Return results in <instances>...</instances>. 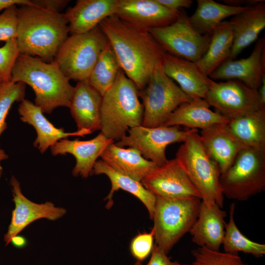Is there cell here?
<instances>
[{
    "mask_svg": "<svg viewBox=\"0 0 265 265\" xmlns=\"http://www.w3.org/2000/svg\"><path fill=\"white\" fill-rule=\"evenodd\" d=\"M106 37L121 70L138 91L147 85L165 53L147 30L136 27L116 15L99 25Z\"/></svg>",
    "mask_w": 265,
    "mask_h": 265,
    "instance_id": "6da1fadb",
    "label": "cell"
},
{
    "mask_svg": "<svg viewBox=\"0 0 265 265\" xmlns=\"http://www.w3.org/2000/svg\"><path fill=\"white\" fill-rule=\"evenodd\" d=\"M17 14L16 41L20 53L53 61L70 33L64 14L32 5H22L17 8Z\"/></svg>",
    "mask_w": 265,
    "mask_h": 265,
    "instance_id": "7a4b0ae2",
    "label": "cell"
},
{
    "mask_svg": "<svg viewBox=\"0 0 265 265\" xmlns=\"http://www.w3.org/2000/svg\"><path fill=\"white\" fill-rule=\"evenodd\" d=\"M53 60L20 54L12 72L11 81L30 86L35 95V105L43 113L58 107H69L74 87Z\"/></svg>",
    "mask_w": 265,
    "mask_h": 265,
    "instance_id": "3957f363",
    "label": "cell"
},
{
    "mask_svg": "<svg viewBox=\"0 0 265 265\" xmlns=\"http://www.w3.org/2000/svg\"><path fill=\"white\" fill-rule=\"evenodd\" d=\"M143 106L134 83L121 69L113 85L102 97L101 132L119 140L130 129L142 125Z\"/></svg>",
    "mask_w": 265,
    "mask_h": 265,
    "instance_id": "277c9868",
    "label": "cell"
},
{
    "mask_svg": "<svg viewBox=\"0 0 265 265\" xmlns=\"http://www.w3.org/2000/svg\"><path fill=\"white\" fill-rule=\"evenodd\" d=\"M176 158L208 206L216 204L223 208L224 196L220 186L217 163L207 154L198 130L193 129L180 146Z\"/></svg>",
    "mask_w": 265,
    "mask_h": 265,
    "instance_id": "5b68a950",
    "label": "cell"
},
{
    "mask_svg": "<svg viewBox=\"0 0 265 265\" xmlns=\"http://www.w3.org/2000/svg\"><path fill=\"white\" fill-rule=\"evenodd\" d=\"M156 197L152 219L155 244L168 255L173 246L189 232L198 217L201 199Z\"/></svg>",
    "mask_w": 265,
    "mask_h": 265,
    "instance_id": "8992f818",
    "label": "cell"
},
{
    "mask_svg": "<svg viewBox=\"0 0 265 265\" xmlns=\"http://www.w3.org/2000/svg\"><path fill=\"white\" fill-rule=\"evenodd\" d=\"M108 41L98 26L90 31L71 34L59 48L54 61L70 80H88Z\"/></svg>",
    "mask_w": 265,
    "mask_h": 265,
    "instance_id": "52a82bcc",
    "label": "cell"
},
{
    "mask_svg": "<svg viewBox=\"0 0 265 265\" xmlns=\"http://www.w3.org/2000/svg\"><path fill=\"white\" fill-rule=\"evenodd\" d=\"M219 182L224 196L237 201H246L264 191L265 150L242 149L221 174Z\"/></svg>",
    "mask_w": 265,
    "mask_h": 265,
    "instance_id": "ba28073f",
    "label": "cell"
},
{
    "mask_svg": "<svg viewBox=\"0 0 265 265\" xmlns=\"http://www.w3.org/2000/svg\"><path fill=\"white\" fill-rule=\"evenodd\" d=\"M138 96L143 106L142 125L148 128L163 125L180 105L192 99L165 74L161 62Z\"/></svg>",
    "mask_w": 265,
    "mask_h": 265,
    "instance_id": "9c48e42d",
    "label": "cell"
},
{
    "mask_svg": "<svg viewBox=\"0 0 265 265\" xmlns=\"http://www.w3.org/2000/svg\"><path fill=\"white\" fill-rule=\"evenodd\" d=\"M148 31L165 52L195 63L205 53L211 36L197 31L184 11L171 24Z\"/></svg>",
    "mask_w": 265,
    "mask_h": 265,
    "instance_id": "30bf717a",
    "label": "cell"
},
{
    "mask_svg": "<svg viewBox=\"0 0 265 265\" xmlns=\"http://www.w3.org/2000/svg\"><path fill=\"white\" fill-rule=\"evenodd\" d=\"M192 130H182L177 126L148 128L140 125L130 129L128 135L115 144L120 147L135 148L145 159L160 166L168 161L165 155L167 146L184 142Z\"/></svg>",
    "mask_w": 265,
    "mask_h": 265,
    "instance_id": "8fae6325",
    "label": "cell"
},
{
    "mask_svg": "<svg viewBox=\"0 0 265 265\" xmlns=\"http://www.w3.org/2000/svg\"><path fill=\"white\" fill-rule=\"evenodd\" d=\"M204 99L216 112L229 120L265 106L258 90L236 80L220 82L212 80Z\"/></svg>",
    "mask_w": 265,
    "mask_h": 265,
    "instance_id": "7c38bea8",
    "label": "cell"
},
{
    "mask_svg": "<svg viewBox=\"0 0 265 265\" xmlns=\"http://www.w3.org/2000/svg\"><path fill=\"white\" fill-rule=\"evenodd\" d=\"M141 183L156 196L170 199H201L199 192L176 158L157 167Z\"/></svg>",
    "mask_w": 265,
    "mask_h": 265,
    "instance_id": "4fadbf2b",
    "label": "cell"
},
{
    "mask_svg": "<svg viewBox=\"0 0 265 265\" xmlns=\"http://www.w3.org/2000/svg\"><path fill=\"white\" fill-rule=\"evenodd\" d=\"M10 183L15 207L12 212L11 222L4 237L6 245L10 243L13 238L35 220L42 218L55 220L66 213L65 209L56 207L52 202L37 204L26 198L21 191L19 182L14 176L11 177Z\"/></svg>",
    "mask_w": 265,
    "mask_h": 265,
    "instance_id": "5bb4252c",
    "label": "cell"
},
{
    "mask_svg": "<svg viewBox=\"0 0 265 265\" xmlns=\"http://www.w3.org/2000/svg\"><path fill=\"white\" fill-rule=\"evenodd\" d=\"M265 76V39L260 38L251 53L240 59H228L210 74L213 80H238L258 90Z\"/></svg>",
    "mask_w": 265,
    "mask_h": 265,
    "instance_id": "9a60e30c",
    "label": "cell"
},
{
    "mask_svg": "<svg viewBox=\"0 0 265 265\" xmlns=\"http://www.w3.org/2000/svg\"><path fill=\"white\" fill-rule=\"evenodd\" d=\"M180 12L167 8L157 0H118L115 15L136 27L148 30L171 24Z\"/></svg>",
    "mask_w": 265,
    "mask_h": 265,
    "instance_id": "2e32d148",
    "label": "cell"
},
{
    "mask_svg": "<svg viewBox=\"0 0 265 265\" xmlns=\"http://www.w3.org/2000/svg\"><path fill=\"white\" fill-rule=\"evenodd\" d=\"M114 140L106 138L101 132L94 138L88 140H73L62 139L51 148L53 156L70 154L76 159V165L72 170L75 177L87 178L99 157Z\"/></svg>",
    "mask_w": 265,
    "mask_h": 265,
    "instance_id": "e0dca14e",
    "label": "cell"
},
{
    "mask_svg": "<svg viewBox=\"0 0 265 265\" xmlns=\"http://www.w3.org/2000/svg\"><path fill=\"white\" fill-rule=\"evenodd\" d=\"M199 135L207 154L217 163L221 174L230 167L242 149L247 148L231 132L227 124H217L202 130Z\"/></svg>",
    "mask_w": 265,
    "mask_h": 265,
    "instance_id": "ac0fdd59",
    "label": "cell"
},
{
    "mask_svg": "<svg viewBox=\"0 0 265 265\" xmlns=\"http://www.w3.org/2000/svg\"><path fill=\"white\" fill-rule=\"evenodd\" d=\"M161 63L165 74L190 97L205 98L212 79L204 75L195 62L165 52Z\"/></svg>",
    "mask_w": 265,
    "mask_h": 265,
    "instance_id": "d6986e66",
    "label": "cell"
},
{
    "mask_svg": "<svg viewBox=\"0 0 265 265\" xmlns=\"http://www.w3.org/2000/svg\"><path fill=\"white\" fill-rule=\"evenodd\" d=\"M18 111L21 120L36 130L37 136L33 145L42 154L61 139L73 136L83 137L91 133L86 130L66 132L63 128L55 127L45 117L39 107L27 99L21 102Z\"/></svg>",
    "mask_w": 265,
    "mask_h": 265,
    "instance_id": "ffe728a7",
    "label": "cell"
},
{
    "mask_svg": "<svg viewBox=\"0 0 265 265\" xmlns=\"http://www.w3.org/2000/svg\"><path fill=\"white\" fill-rule=\"evenodd\" d=\"M102 95L88 80L78 81L74 87L69 108L77 130H101Z\"/></svg>",
    "mask_w": 265,
    "mask_h": 265,
    "instance_id": "44dd1931",
    "label": "cell"
},
{
    "mask_svg": "<svg viewBox=\"0 0 265 265\" xmlns=\"http://www.w3.org/2000/svg\"><path fill=\"white\" fill-rule=\"evenodd\" d=\"M216 204L210 206L201 201L198 217L189 233L192 241L198 247L219 251L225 234L226 213Z\"/></svg>",
    "mask_w": 265,
    "mask_h": 265,
    "instance_id": "7402d4cb",
    "label": "cell"
},
{
    "mask_svg": "<svg viewBox=\"0 0 265 265\" xmlns=\"http://www.w3.org/2000/svg\"><path fill=\"white\" fill-rule=\"evenodd\" d=\"M118 0H78L64 15L71 34L88 32L116 13Z\"/></svg>",
    "mask_w": 265,
    "mask_h": 265,
    "instance_id": "603a6c76",
    "label": "cell"
},
{
    "mask_svg": "<svg viewBox=\"0 0 265 265\" xmlns=\"http://www.w3.org/2000/svg\"><path fill=\"white\" fill-rule=\"evenodd\" d=\"M264 0L248 6L229 21L234 40L229 59H234L247 47L256 40L265 27Z\"/></svg>",
    "mask_w": 265,
    "mask_h": 265,
    "instance_id": "cb8c5ba5",
    "label": "cell"
},
{
    "mask_svg": "<svg viewBox=\"0 0 265 265\" xmlns=\"http://www.w3.org/2000/svg\"><path fill=\"white\" fill-rule=\"evenodd\" d=\"M100 157L114 170L140 182L158 166L145 159L137 149L118 147L114 142L106 148Z\"/></svg>",
    "mask_w": 265,
    "mask_h": 265,
    "instance_id": "d4e9b609",
    "label": "cell"
},
{
    "mask_svg": "<svg viewBox=\"0 0 265 265\" xmlns=\"http://www.w3.org/2000/svg\"><path fill=\"white\" fill-rule=\"evenodd\" d=\"M204 99L194 98L180 105L170 115L164 126H184L201 130L217 124H227L230 120L210 109Z\"/></svg>",
    "mask_w": 265,
    "mask_h": 265,
    "instance_id": "484cf974",
    "label": "cell"
},
{
    "mask_svg": "<svg viewBox=\"0 0 265 265\" xmlns=\"http://www.w3.org/2000/svg\"><path fill=\"white\" fill-rule=\"evenodd\" d=\"M105 174L111 182L109 193L105 198L107 200L106 207L110 209L113 205L112 199L116 191L121 189L137 198L145 206L151 219H152L156 202V196L144 187L142 183L114 170L103 160H97L90 175Z\"/></svg>",
    "mask_w": 265,
    "mask_h": 265,
    "instance_id": "4316f807",
    "label": "cell"
},
{
    "mask_svg": "<svg viewBox=\"0 0 265 265\" xmlns=\"http://www.w3.org/2000/svg\"><path fill=\"white\" fill-rule=\"evenodd\" d=\"M197 2L195 12L189 17L190 23L200 33L210 36L225 19L233 17L248 7L234 6L213 0H197Z\"/></svg>",
    "mask_w": 265,
    "mask_h": 265,
    "instance_id": "83f0119b",
    "label": "cell"
},
{
    "mask_svg": "<svg viewBox=\"0 0 265 265\" xmlns=\"http://www.w3.org/2000/svg\"><path fill=\"white\" fill-rule=\"evenodd\" d=\"M233 40V32L229 22H222L212 34L205 53L195 63L204 75L209 77L211 73L229 58Z\"/></svg>",
    "mask_w": 265,
    "mask_h": 265,
    "instance_id": "f1b7e54d",
    "label": "cell"
},
{
    "mask_svg": "<svg viewBox=\"0 0 265 265\" xmlns=\"http://www.w3.org/2000/svg\"><path fill=\"white\" fill-rule=\"evenodd\" d=\"M227 125L247 147L265 150V106L231 119Z\"/></svg>",
    "mask_w": 265,
    "mask_h": 265,
    "instance_id": "f546056e",
    "label": "cell"
},
{
    "mask_svg": "<svg viewBox=\"0 0 265 265\" xmlns=\"http://www.w3.org/2000/svg\"><path fill=\"white\" fill-rule=\"evenodd\" d=\"M121 69L108 43L101 53L88 81L103 97L115 82Z\"/></svg>",
    "mask_w": 265,
    "mask_h": 265,
    "instance_id": "4dcf8cb0",
    "label": "cell"
},
{
    "mask_svg": "<svg viewBox=\"0 0 265 265\" xmlns=\"http://www.w3.org/2000/svg\"><path fill=\"white\" fill-rule=\"evenodd\" d=\"M235 204L230 205L229 220L225 224V234L222 242L224 251L231 254L242 252L256 258L265 254V244L253 241L241 233L234 218Z\"/></svg>",
    "mask_w": 265,
    "mask_h": 265,
    "instance_id": "1f68e13d",
    "label": "cell"
},
{
    "mask_svg": "<svg viewBox=\"0 0 265 265\" xmlns=\"http://www.w3.org/2000/svg\"><path fill=\"white\" fill-rule=\"evenodd\" d=\"M25 94L26 84L23 82L10 81L0 85V138L7 129L6 119L12 105L25 99Z\"/></svg>",
    "mask_w": 265,
    "mask_h": 265,
    "instance_id": "d6a6232c",
    "label": "cell"
},
{
    "mask_svg": "<svg viewBox=\"0 0 265 265\" xmlns=\"http://www.w3.org/2000/svg\"><path fill=\"white\" fill-rule=\"evenodd\" d=\"M193 261L188 265H248L238 254L198 247L191 251Z\"/></svg>",
    "mask_w": 265,
    "mask_h": 265,
    "instance_id": "836d02e7",
    "label": "cell"
},
{
    "mask_svg": "<svg viewBox=\"0 0 265 265\" xmlns=\"http://www.w3.org/2000/svg\"><path fill=\"white\" fill-rule=\"evenodd\" d=\"M20 54L16 39L5 42L0 47V81L1 83L11 81L12 72Z\"/></svg>",
    "mask_w": 265,
    "mask_h": 265,
    "instance_id": "e575fe53",
    "label": "cell"
},
{
    "mask_svg": "<svg viewBox=\"0 0 265 265\" xmlns=\"http://www.w3.org/2000/svg\"><path fill=\"white\" fill-rule=\"evenodd\" d=\"M154 234L152 228L150 232L140 233L132 239L130 250L136 261L142 262L151 255L154 245Z\"/></svg>",
    "mask_w": 265,
    "mask_h": 265,
    "instance_id": "d590c367",
    "label": "cell"
},
{
    "mask_svg": "<svg viewBox=\"0 0 265 265\" xmlns=\"http://www.w3.org/2000/svg\"><path fill=\"white\" fill-rule=\"evenodd\" d=\"M16 6L4 10L0 14V41L16 39L18 24Z\"/></svg>",
    "mask_w": 265,
    "mask_h": 265,
    "instance_id": "8d00e7d4",
    "label": "cell"
},
{
    "mask_svg": "<svg viewBox=\"0 0 265 265\" xmlns=\"http://www.w3.org/2000/svg\"><path fill=\"white\" fill-rule=\"evenodd\" d=\"M134 265H144L142 262L136 261ZM145 265H181L177 261H172L168 255L162 252L155 244L148 263Z\"/></svg>",
    "mask_w": 265,
    "mask_h": 265,
    "instance_id": "74e56055",
    "label": "cell"
},
{
    "mask_svg": "<svg viewBox=\"0 0 265 265\" xmlns=\"http://www.w3.org/2000/svg\"><path fill=\"white\" fill-rule=\"evenodd\" d=\"M66 0H34L33 4L51 11L60 12L69 2Z\"/></svg>",
    "mask_w": 265,
    "mask_h": 265,
    "instance_id": "f35d334b",
    "label": "cell"
},
{
    "mask_svg": "<svg viewBox=\"0 0 265 265\" xmlns=\"http://www.w3.org/2000/svg\"><path fill=\"white\" fill-rule=\"evenodd\" d=\"M167 8L174 11H180L181 8L190 7L193 1L191 0H157Z\"/></svg>",
    "mask_w": 265,
    "mask_h": 265,
    "instance_id": "ab89813d",
    "label": "cell"
},
{
    "mask_svg": "<svg viewBox=\"0 0 265 265\" xmlns=\"http://www.w3.org/2000/svg\"><path fill=\"white\" fill-rule=\"evenodd\" d=\"M32 5L30 0H0V11L14 5Z\"/></svg>",
    "mask_w": 265,
    "mask_h": 265,
    "instance_id": "60d3db41",
    "label": "cell"
},
{
    "mask_svg": "<svg viewBox=\"0 0 265 265\" xmlns=\"http://www.w3.org/2000/svg\"><path fill=\"white\" fill-rule=\"evenodd\" d=\"M262 0H225L224 3L234 6H249L262 1Z\"/></svg>",
    "mask_w": 265,
    "mask_h": 265,
    "instance_id": "b9f144b4",
    "label": "cell"
},
{
    "mask_svg": "<svg viewBox=\"0 0 265 265\" xmlns=\"http://www.w3.org/2000/svg\"><path fill=\"white\" fill-rule=\"evenodd\" d=\"M11 242L16 247L23 248L26 245L27 240L23 236L17 235L12 238Z\"/></svg>",
    "mask_w": 265,
    "mask_h": 265,
    "instance_id": "7bdbcfd3",
    "label": "cell"
},
{
    "mask_svg": "<svg viewBox=\"0 0 265 265\" xmlns=\"http://www.w3.org/2000/svg\"><path fill=\"white\" fill-rule=\"evenodd\" d=\"M258 92L262 105L265 106V76L262 80L261 85L258 89Z\"/></svg>",
    "mask_w": 265,
    "mask_h": 265,
    "instance_id": "ee69618b",
    "label": "cell"
},
{
    "mask_svg": "<svg viewBox=\"0 0 265 265\" xmlns=\"http://www.w3.org/2000/svg\"><path fill=\"white\" fill-rule=\"evenodd\" d=\"M8 158V155L3 149L0 148V178L1 176L2 173V168L1 165V162L3 160L7 159Z\"/></svg>",
    "mask_w": 265,
    "mask_h": 265,
    "instance_id": "f6af8a7d",
    "label": "cell"
},
{
    "mask_svg": "<svg viewBox=\"0 0 265 265\" xmlns=\"http://www.w3.org/2000/svg\"><path fill=\"white\" fill-rule=\"evenodd\" d=\"M1 84V83L0 81V85Z\"/></svg>",
    "mask_w": 265,
    "mask_h": 265,
    "instance_id": "bcb514c9",
    "label": "cell"
},
{
    "mask_svg": "<svg viewBox=\"0 0 265 265\" xmlns=\"http://www.w3.org/2000/svg\"><path fill=\"white\" fill-rule=\"evenodd\" d=\"M188 265V264H186V265Z\"/></svg>",
    "mask_w": 265,
    "mask_h": 265,
    "instance_id": "7dc6e473",
    "label": "cell"
}]
</instances>
